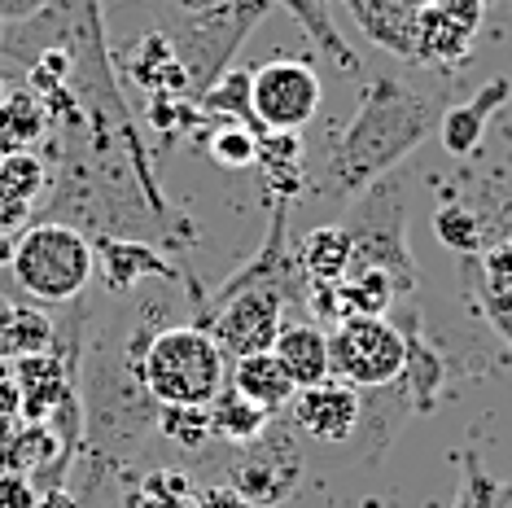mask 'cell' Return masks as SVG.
Returning <instances> with one entry per match:
<instances>
[{
  "mask_svg": "<svg viewBox=\"0 0 512 508\" xmlns=\"http://www.w3.org/2000/svg\"><path fill=\"white\" fill-rule=\"evenodd\" d=\"M438 132V106L425 92H412L399 79H368L359 92V110L346 123L342 141L333 145L329 163L320 171L316 198L346 206L368 189L372 180L399 171V163L412 158V149Z\"/></svg>",
  "mask_w": 512,
  "mask_h": 508,
  "instance_id": "obj_1",
  "label": "cell"
},
{
  "mask_svg": "<svg viewBox=\"0 0 512 508\" xmlns=\"http://www.w3.org/2000/svg\"><path fill=\"white\" fill-rule=\"evenodd\" d=\"M136 377L158 408H206L228 386V355L202 325H162L149 333Z\"/></svg>",
  "mask_w": 512,
  "mask_h": 508,
  "instance_id": "obj_2",
  "label": "cell"
},
{
  "mask_svg": "<svg viewBox=\"0 0 512 508\" xmlns=\"http://www.w3.org/2000/svg\"><path fill=\"white\" fill-rule=\"evenodd\" d=\"M337 224L351 237V272H386L399 294H412L421 272L407 241V184L399 171L372 180L359 198L346 202Z\"/></svg>",
  "mask_w": 512,
  "mask_h": 508,
  "instance_id": "obj_3",
  "label": "cell"
},
{
  "mask_svg": "<svg viewBox=\"0 0 512 508\" xmlns=\"http://www.w3.org/2000/svg\"><path fill=\"white\" fill-rule=\"evenodd\" d=\"M272 9V0H219V5L193 9V14H162V36L184 66L189 97H202L219 75L232 71L237 49Z\"/></svg>",
  "mask_w": 512,
  "mask_h": 508,
  "instance_id": "obj_4",
  "label": "cell"
},
{
  "mask_svg": "<svg viewBox=\"0 0 512 508\" xmlns=\"http://www.w3.org/2000/svg\"><path fill=\"white\" fill-rule=\"evenodd\" d=\"M9 272L27 298L66 307L88 290L92 272H97V250H92V237L79 233L75 224L40 219L14 237Z\"/></svg>",
  "mask_w": 512,
  "mask_h": 508,
  "instance_id": "obj_5",
  "label": "cell"
},
{
  "mask_svg": "<svg viewBox=\"0 0 512 508\" xmlns=\"http://www.w3.org/2000/svg\"><path fill=\"white\" fill-rule=\"evenodd\" d=\"M407 364V329L386 316H346L329 329V373L355 390H386Z\"/></svg>",
  "mask_w": 512,
  "mask_h": 508,
  "instance_id": "obj_6",
  "label": "cell"
},
{
  "mask_svg": "<svg viewBox=\"0 0 512 508\" xmlns=\"http://www.w3.org/2000/svg\"><path fill=\"white\" fill-rule=\"evenodd\" d=\"M285 294L267 290V285H250V290H237L228 298H206L197 325L215 338V346L228 355V360H241V355H259L272 351L276 333L285 325Z\"/></svg>",
  "mask_w": 512,
  "mask_h": 508,
  "instance_id": "obj_7",
  "label": "cell"
},
{
  "mask_svg": "<svg viewBox=\"0 0 512 508\" xmlns=\"http://www.w3.org/2000/svg\"><path fill=\"white\" fill-rule=\"evenodd\" d=\"M324 84L311 62L272 57L250 71V106L263 132H302L320 114Z\"/></svg>",
  "mask_w": 512,
  "mask_h": 508,
  "instance_id": "obj_8",
  "label": "cell"
},
{
  "mask_svg": "<svg viewBox=\"0 0 512 508\" xmlns=\"http://www.w3.org/2000/svg\"><path fill=\"white\" fill-rule=\"evenodd\" d=\"M486 0H429L416 18V62L456 66L469 57V44L482 27Z\"/></svg>",
  "mask_w": 512,
  "mask_h": 508,
  "instance_id": "obj_9",
  "label": "cell"
},
{
  "mask_svg": "<svg viewBox=\"0 0 512 508\" xmlns=\"http://www.w3.org/2000/svg\"><path fill=\"white\" fill-rule=\"evenodd\" d=\"M289 417L302 434H311L316 443H346L364 425V399L346 381H320V386L294 390L289 399Z\"/></svg>",
  "mask_w": 512,
  "mask_h": 508,
  "instance_id": "obj_10",
  "label": "cell"
},
{
  "mask_svg": "<svg viewBox=\"0 0 512 508\" xmlns=\"http://www.w3.org/2000/svg\"><path fill=\"white\" fill-rule=\"evenodd\" d=\"M298 478V456H294V443L289 438H276V434H263L246 443L241 460L232 465V491H241L250 504H281V495L294 487Z\"/></svg>",
  "mask_w": 512,
  "mask_h": 508,
  "instance_id": "obj_11",
  "label": "cell"
},
{
  "mask_svg": "<svg viewBox=\"0 0 512 508\" xmlns=\"http://www.w3.org/2000/svg\"><path fill=\"white\" fill-rule=\"evenodd\" d=\"M97 263L106 268V285L114 294H132L145 281H176V268L136 237H92Z\"/></svg>",
  "mask_w": 512,
  "mask_h": 508,
  "instance_id": "obj_12",
  "label": "cell"
},
{
  "mask_svg": "<svg viewBox=\"0 0 512 508\" xmlns=\"http://www.w3.org/2000/svg\"><path fill=\"white\" fill-rule=\"evenodd\" d=\"M351 9V18L359 22V31L403 62H416V18L421 9L407 0H342Z\"/></svg>",
  "mask_w": 512,
  "mask_h": 508,
  "instance_id": "obj_13",
  "label": "cell"
},
{
  "mask_svg": "<svg viewBox=\"0 0 512 508\" xmlns=\"http://www.w3.org/2000/svg\"><path fill=\"white\" fill-rule=\"evenodd\" d=\"M512 97V79H491L482 92H477L473 101H464V106H451L447 114L438 119V141L447 149L451 158H469L477 145H482L486 136V123H491V114H499V106Z\"/></svg>",
  "mask_w": 512,
  "mask_h": 508,
  "instance_id": "obj_14",
  "label": "cell"
},
{
  "mask_svg": "<svg viewBox=\"0 0 512 508\" xmlns=\"http://www.w3.org/2000/svg\"><path fill=\"white\" fill-rule=\"evenodd\" d=\"M272 355L281 360V368L294 381V390H307V386H320L329 381V333L316 329V325H281L272 342Z\"/></svg>",
  "mask_w": 512,
  "mask_h": 508,
  "instance_id": "obj_15",
  "label": "cell"
},
{
  "mask_svg": "<svg viewBox=\"0 0 512 508\" xmlns=\"http://www.w3.org/2000/svg\"><path fill=\"white\" fill-rule=\"evenodd\" d=\"M228 386L237 395H246L250 403H259L263 412H285L289 399H294V381L281 368L272 351H259V355H241V360H228Z\"/></svg>",
  "mask_w": 512,
  "mask_h": 508,
  "instance_id": "obj_16",
  "label": "cell"
},
{
  "mask_svg": "<svg viewBox=\"0 0 512 508\" xmlns=\"http://www.w3.org/2000/svg\"><path fill=\"white\" fill-rule=\"evenodd\" d=\"M123 71H127L132 84H141L145 92H154V97H189L184 66L176 62V53H171V44H167L162 31H154V36H145V40H136V49L127 53Z\"/></svg>",
  "mask_w": 512,
  "mask_h": 508,
  "instance_id": "obj_17",
  "label": "cell"
},
{
  "mask_svg": "<svg viewBox=\"0 0 512 508\" xmlns=\"http://www.w3.org/2000/svg\"><path fill=\"white\" fill-rule=\"evenodd\" d=\"M298 268L307 285H337L351 276V237L342 224H320L298 241Z\"/></svg>",
  "mask_w": 512,
  "mask_h": 508,
  "instance_id": "obj_18",
  "label": "cell"
},
{
  "mask_svg": "<svg viewBox=\"0 0 512 508\" xmlns=\"http://www.w3.org/2000/svg\"><path fill=\"white\" fill-rule=\"evenodd\" d=\"M460 281L469 290L473 307L486 316V325L512 346V276H491L473 250V254H460Z\"/></svg>",
  "mask_w": 512,
  "mask_h": 508,
  "instance_id": "obj_19",
  "label": "cell"
},
{
  "mask_svg": "<svg viewBox=\"0 0 512 508\" xmlns=\"http://www.w3.org/2000/svg\"><path fill=\"white\" fill-rule=\"evenodd\" d=\"M49 110L31 88H14L0 101V154H18V149H40L49 136Z\"/></svg>",
  "mask_w": 512,
  "mask_h": 508,
  "instance_id": "obj_20",
  "label": "cell"
},
{
  "mask_svg": "<svg viewBox=\"0 0 512 508\" xmlns=\"http://www.w3.org/2000/svg\"><path fill=\"white\" fill-rule=\"evenodd\" d=\"M254 167H263L276 198L294 202L302 193V184H307V163H302L298 132H259V158H254Z\"/></svg>",
  "mask_w": 512,
  "mask_h": 508,
  "instance_id": "obj_21",
  "label": "cell"
},
{
  "mask_svg": "<svg viewBox=\"0 0 512 508\" xmlns=\"http://www.w3.org/2000/svg\"><path fill=\"white\" fill-rule=\"evenodd\" d=\"M206 417H211V438H228V443H237V447H246L272 430V412H263L259 403L237 395L232 386H224L206 403Z\"/></svg>",
  "mask_w": 512,
  "mask_h": 508,
  "instance_id": "obj_22",
  "label": "cell"
},
{
  "mask_svg": "<svg viewBox=\"0 0 512 508\" xmlns=\"http://www.w3.org/2000/svg\"><path fill=\"white\" fill-rule=\"evenodd\" d=\"M276 9H289V14L298 18V27L311 36V44L329 57V62L337 66V71H346V75H359V57L355 49L342 40V31L333 27V18H329V5L324 0H272Z\"/></svg>",
  "mask_w": 512,
  "mask_h": 508,
  "instance_id": "obj_23",
  "label": "cell"
},
{
  "mask_svg": "<svg viewBox=\"0 0 512 508\" xmlns=\"http://www.w3.org/2000/svg\"><path fill=\"white\" fill-rule=\"evenodd\" d=\"M193 106L202 110L206 119H224V123H241V127L263 132L259 119H254V106H250V71H224L202 97H193Z\"/></svg>",
  "mask_w": 512,
  "mask_h": 508,
  "instance_id": "obj_24",
  "label": "cell"
},
{
  "mask_svg": "<svg viewBox=\"0 0 512 508\" xmlns=\"http://www.w3.org/2000/svg\"><path fill=\"white\" fill-rule=\"evenodd\" d=\"M49 163L36 149H18V154H0V202L36 206V198L49 193Z\"/></svg>",
  "mask_w": 512,
  "mask_h": 508,
  "instance_id": "obj_25",
  "label": "cell"
},
{
  "mask_svg": "<svg viewBox=\"0 0 512 508\" xmlns=\"http://www.w3.org/2000/svg\"><path fill=\"white\" fill-rule=\"evenodd\" d=\"M399 298V285L386 272H351L342 281V307L346 316H386V307Z\"/></svg>",
  "mask_w": 512,
  "mask_h": 508,
  "instance_id": "obj_26",
  "label": "cell"
},
{
  "mask_svg": "<svg viewBox=\"0 0 512 508\" xmlns=\"http://www.w3.org/2000/svg\"><path fill=\"white\" fill-rule=\"evenodd\" d=\"M456 508H512V482H499L482 469V460L473 452L460 465V491H456Z\"/></svg>",
  "mask_w": 512,
  "mask_h": 508,
  "instance_id": "obj_27",
  "label": "cell"
},
{
  "mask_svg": "<svg viewBox=\"0 0 512 508\" xmlns=\"http://www.w3.org/2000/svg\"><path fill=\"white\" fill-rule=\"evenodd\" d=\"M206 149H211V158L228 171L254 167V158H259V132L241 127V123H219L211 132V141H206Z\"/></svg>",
  "mask_w": 512,
  "mask_h": 508,
  "instance_id": "obj_28",
  "label": "cell"
},
{
  "mask_svg": "<svg viewBox=\"0 0 512 508\" xmlns=\"http://www.w3.org/2000/svg\"><path fill=\"white\" fill-rule=\"evenodd\" d=\"M197 491L193 482L184 478L176 469H154L149 478L141 482V491H136L132 508H193Z\"/></svg>",
  "mask_w": 512,
  "mask_h": 508,
  "instance_id": "obj_29",
  "label": "cell"
},
{
  "mask_svg": "<svg viewBox=\"0 0 512 508\" xmlns=\"http://www.w3.org/2000/svg\"><path fill=\"white\" fill-rule=\"evenodd\" d=\"M158 430L167 434L171 443L197 452V447L211 438V417H206V408H158Z\"/></svg>",
  "mask_w": 512,
  "mask_h": 508,
  "instance_id": "obj_30",
  "label": "cell"
},
{
  "mask_svg": "<svg viewBox=\"0 0 512 508\" xmlns=\"http://www.w3.org/2000/svg\"><path fill=\"white\" fill-rule=\"evenodd\" d=\"M434 228H438V241H447L456 254H473L477 250V219L469 211H460V206H447V211H438Z\"/></svg>",
  "mask_w": 512,
  "mask_h": 508,
  "instance_id": "obj_31",
  "label": "cell"
},
{
  "mask_svg": "<svg viewBox=\"0 0 512 508\" xmlns=\"http://www.w3.org/2000/svg\"><path fill=\"white\" fill-rule=\"evenodd\" d=\"M36 487H31V478L27 473H5V478H0V508H36Z\"/></svg>",
  "mask_w": 512,
  "mask_h": 508,
  "instance_id": "obj_32",
  "label": "cell"
},
{
  "mask_svg": "<svg viewBox=\"0 0 512 508\" xmlns=\"http://www.w3.org/2000/svg\"><path fill=\"white\" fill-rule=\"evenodd\" d=\"M193 508H254V504L241 491H232V487H211V491H197Z\"/></svg>",
  "mask_w": 512,
  "mask_h": 508,
  "instance_id": "obj_33",
  "label": "cell"
},
{
  "mask_svg": "<svg viewBox=\"0 0 512 508\" xmlns=\"http://www.w3.org/2000/svg\"><path fill=\"white\" fill-rule=\"evenodd\" d=\"M477 259H482V268L491 276H512V241H504V246H491V250H477Z\"/></svg>",
  "mask_w": 512,
  "mask_h": 508,
  "instance_id": "obj_34",
  "label": "cell"
},
{
  "mask_svg": "<svg viewBox=\"0 0 512 508\" xmlns=\"http://www.w3.org/2000/svg\"><path fill=\"white\" fill-rule=\"evenodd\" d=\"M44 5H49V0H0V18H9V22H27V18H36Z\"/></svg>",
  "mask_w": 512,
  "mask_h": 508,
  "instance_id": "obj_35",
  "label": "cell"
},
{
  "mask_svg": "<svg viewBox=\"0 0 512 508\" xmlns=\"http://www.w3.org/2000/svg\"><path fill=\"white\" fill-rule=\"evenodd\" d=\"M36 508H84V500H75V495L66 491V487H49V491H44L40 500H36Z\"/></svg>",
  "mask_w": 512,
  "mask_h": 508,
  "instance_id": "obj_36",
  "label": "cell"
},
{
  "mask_svg": "<svg viewBox=\"0 0 512 508\" xmlns=\"http://www.w3.org/2000/svg\"><path fill=\"white\" fill-rule=\"evenodd\" d=\"M149 5H158V14H193V9L219 5V0H149Z\"/></svg>",
  "mask_w": 512,
  "mask_h": 508,
  "instance_id": "obj_37",
  "label": "cell"
},
{
  "mask_svg": "<svg viewBox=\"0 0 512 508\" xmlns=\"http://www.w3.org/2000/svg\"><path fill=\"white\" fill-rule=\"evenodd\" d=\"M9 254H14V237H5V233H0V268H5V263H9Z\"/></svg>",
  "mask_w": 512,
  "mask_h": 508,
  "instance_id": "obj_38",
  "label": "cell"
},
{
  "mask_svg": "<svg viewBox=\"0 0 512 508\" xmlns=\"http://www.w3.org/2000/svg\"><path fill=\"white\" fill-rule=\"evenodd\" d=\"M407 5H416V9H425V5H429V0H407Z\"/></svg>",
  "mask_w": 512,
  "mask_h": 508,
  "instance_id": "obj_39",
  "label": "cell"
},
{
  "mask_svg": "<svg viewBox=\"0 0 512 508\" xmlns=\"http://www.w3.org/2000/svg\"><path fill=\"white\" fill-rule=\"evenodd\" d=\"M0 44H5V18H0Z\"/></svg>",
  "mask_w": 512,
  "mask_h": 508,
  "instance_id": "obj_40",
  "label": "cell"
},
{
  "mask_svg": "<svg viewBox=\"0 0 512 508\" xmlns=\"http://www.w3.org/2000/svg\"><path fill=\"white\" fill-rule=\"evenodd\" d=\"M5 92H9V88H5V79H0V101H5Z\"/></svg>",
  "mask_w": 512,
  "mask_h": 508,
  "instance_id": "obj_41",
  "label": "cell"
},
{
  "mask_svg": "<svg viewBox=\"0 0 512 508\" xmlns=\"http://www.w3.org/2000/svg\"><path fill=\"white\" fill-rule=\"evenodd\" d=\"M324 5H329V0H324Z\"/></svg>",
  "mask_w": 512,
  "mask_h": 508,
  "instance_id": "obj_42",
  "label": "cell"
}]
</instances>
